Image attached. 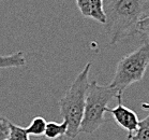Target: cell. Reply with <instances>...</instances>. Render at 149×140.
Listing matches in <instances>:
<instances>
[{
  "label": "cell",
  "mask_w": 149,
  "mask_h": 140,
  "mask_svg": "<svg viewBox=\"0 0 149 140\" xmlns=\"http://www.w3.org/2000/svg\"><path fill=\"white\" fill-rule=\"evenodd\" d=\"M117 106L113 109L106 108V112H109L113 115L115 122L121 126L123 129L128 132V136L132 135L137 128L139 125V117L133 110L127 108L122 103V94H117Z\"/></svg>",
  "instance_id": "obj_5"
},
{
  "label": "cell",
  "mask_w": 149,
  "mask_h": 140,
  "mask_svg": "<svg viewBox=\"0 0 149 140\" xmlns=\"http://www.w3.org/2000/svg\"><path fill=\"white\" fill-rule=\"evenodd\" d=\"M67 130H68V123L65 121L61 123L51 121V122H46V127H45V132L43 135L48 140H56L58 138L65 136Z\"/></svg>",
  "instance_id": "obj_7"
},
{
  "label": "cell",
  "mask_w": 149,
  "mask_h": 140,
  "mask_svg": "<svg viewBox=\"0 0 149 140\" xmlns=\"http://www.w3.org/2000/svg\"><path fill=\"white\" fill-rule=\"evenodd\" d=\"M91 68V63H87L84 69L76 77L65 96L59 100V110L63 121L68 123L65 136L74 139L79 134L81 120L84 115L85 101L88 89V77Z\"/></svg>",
  "instance_id": "obj_2"
},
{
  "label": "cell",
  "mask_w": 149,
  "mask_h": 140,
  "mask_svg": "<svg viewBox=\"0 0 149 140\" xmlns=\"http://www.w3.org/2000/svg\"><path fill=\"white\" fill-rule=\"evenodd\" d=\"M6 140H10V139H9V138H8V139H6Z\"/></svg>",
  "instance_id": "obj_15"
},
{
  "label": "cell",
  "mask_w": 149,
  "mask_h": 140,
  "mask_svg": "<svg viewBox=\"0 0 149 140\" xmlns=\"http://www.w3.org/2000/svg\"><path fill=\"white\" fill-rule=\"evenodd\" d=\"M77 7L81 11V13L83 14V16L89 17V13H90V0H76Z\"/></svg>",
  "instance_id": "obj_14"
},
{
  "label": "cell",
  "mask_w": 149,
  "mask_h": 140,
  "mask_svg": "<svg viewBox=\"0 0 149 140\" xmlns=\"http://www.w3.org/2000/svg\"><path fill=\"white\" fill-rule=\"evenodd\" d=\"M10 123V121L0 113V140H6L9 138Z\"/></svg>",
  "instance_id": "obj_13"
},
{
  "label": "cell",
  "mask_w": 149,
  "mask_h": 140,
  "mask_svg": "<svg viewBox=\"0 0 149 140\" xmlns=\"http://www.w3.org/2000/svg\"><path fill=\"white\" fill-rule=\"evenodd\" d=\"M46 127V121L42 116H36L30 122L29 126L26 128L28 135H33V136H41L45 132Z\"/></svg>",
  "instance_id": "obj_10"
},
{
  "label": "cell",
  "mask_w": 149,
  "mask_h": 140,
  "mask_svg": "<svg viewBox=\"0 0 149 140\" xmlns=\"http://www.w3.org/2000/svg\"><path fill=\"white\" fill-rule=\"evenodd\" d=\"M89 17H91L97 22L105 24V13L103 8V0H90V13Z\"/></svg>",
  "instance_id": "obj_9"
},
{
  "label": "cell",
  "mask_w": 149,
  "mask_h": 140,
  "mask_svg": "<svg viewBox=\"0 0 149 140\" xmlns=\"http://www.w3.org/2000/svg\"><path fill=\"white\" fill-rule=\"evenodd\" d=\"M103 8L111 44L135 34L139 22L149 15V0H103Z\"/></svg>",
  "instance_id": "obj_1"
},
{
  "label": "cell",
  "mask_w": 149,
  "mask_h": 140,
  "mask_svg": "<svg viewBox=\"0 0 149 140\" xmlns=\"http://www.w3.org/2000/svg\"><path fill=\"white\" fill-rule=\"evenodd\" d=\"M117 94V91L109 85H101L97 81L89 83L79 133L93 134L105 123L104 114L107 103L116 97Z\"/></svg>",
  "instance_id": "obj_3"
},
{
  "label": "cell",
  "mask_w": 149,
  "mask_h": 140,
  "mask_svg": "<svg viewBox=\"0 0 149 140\" xmlns=\"http://www.w3.org/2000/svg\"><path fill=\"white\" fill-rule=\"evenodd\" d=\"M26 65L24 52L18 51L10 55H0V69L20 68Z\"/></svg>",
  "instance_id": "obj_6"
},
{
  "label": "cell",
  "mask_w": 149,
  "mask_h": 140,
  "mask_svg": "<svg viewBox=\"0 0 149 140\" xmlns=\"http://www.w3.org/2000/svg\"><path fill=\"white\" fill-rule=\"evenodd\" d=\"M128 140H149V115L139 121L137 128L132 135L128 136Z\"/></svg>",
  "instance_id": "obj_8"
},
{
  "label": "cell",
  "mask_w": 149,
  "mask_h": 140,
  "mask_svg": "<svg viewBox=\"0 0 149 140\" xmlns=\"http://www.w3.org/2000/svg\"><path fill=\"white\" fill-rule=\"evenodd\" d=\"M136 34H139L142 37L143 41L145 43L149 44V15L139 22Z\"/></svg>",
  "instance_id": "obj_12"
},
{
  "label": "cell",
  "mask_w": 149,
  "mask_h": 140,
  "mask_svg": "<svg viewBox=\"0 0 149 140\" xmlns=\"http://www.w3.org/2000/svg\"><path fill=\"white\" fill-rule=\"evenodd\" d=\"M41 140H43V139H41Z\"/></svg>",
  "instance_id": "obj_16"
},
{
  "label": "cell",
  "mask_w": 149,
  "mask_h": 140,
  "mask_svg": "<svg viewBox=\"0 0 149 140\" xmlns=\"http://www.w3.org/2000/svg\"><path fill=\"white\" fill-rule=\"evenodd\" d=\"M10 140H30L27 130L24 127H20L13 123H10V134H9Z\"/></svg>",
  "instance_id": "obj_11"
},
{
  "label": "cell",
  "mask_w": 149,
  "mask_h": 140,
  "mask_svg": "<svg viewBox=\"0 0 149 140\" xmlns=\"http://www.w3.org/2000/svg\"><path fill=\"white\" fill-rule=\"evenodd\" d=\"M149 65V44L143 43L135 51L122 57L116 67L115 75L109 86L122 94L128 86L144 78Z\"/></svg>",
  "instance_id": "obj_4"
}]
</instances>
